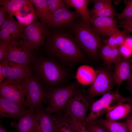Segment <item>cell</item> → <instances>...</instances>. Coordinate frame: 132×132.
<instances>
[{"instance_id": "3957f363", "label": "cell", "mask_w": 132, "mask_h": 132, "mask_svg": "<svg viewBox=\"0 0 132 132\" xmlns=\"http://www.w3.org/2000/svg\"><path fill=\"white\" fill-rule=\"evenodd\" d=\"M70 27L72 34L82 51L92 59L98 58L100 49L104 44L103 39L91 24L85 22L80 17Z\"/></svg>"}, {"instance_id": "4dcf8cb0", "label": "cell", "mask_w": 132, "mask_h": 132, "mask_svg": "<svg viewBox=\"0 0 132 132\" xmlns=\"http://www.w3.org/2000/svg\"><path fill=\"white\" fill-rule=\"evenodd\" d=\"M124 1L125 7L121 13H117L116 15L119 21L132 19V0H125Z\"/></svg>"}, {"instance_id": "836d02e7", "label": "cell", "mask_w": 132, "mask_h": 132, "mask_svg": "<svg viewBox=\"0 0 132 132\" xmlns=\"http://www.w3.org/2000/svg\"><path fill=\"white\" fill-rule=\"evenodd\" d=\"M69 118L75 132H89L86 128L85 122L78 121L71 115H69Z\"/></svg>"}, {"instance_id": "5bb4252c", "label": "cell", "mask_w": 132, "mask_h": 132, "mask_svg": "<svg viewBox=\"0 0 132 132\" xmlns=\"http://www.w3.org/2000/svg\"><path fill=\"white\" fill-rule=\"evenodd\" d=\"M0 65L5 78L15 80L24 79L31 70L30 66L10 61L2 60Z\"/></svg>"}, {"instance_id": "484cf974", "label": "cell", "mask_w": 132, "mask_h": 132, "mask_svg": "<svg viewBox=\"0 0 132 132\" xmlns=\"http://www.w3.org/2000/svg\"><path fill=\"white\" fill-rule=\"evenodd\" d=\"M96 76V71L87 65L80 66L77 70L76 78L79 84L83 85L91 84Z\"/></svg>"}, {"instance_id": "d4e9b609", "label": "cell", "mask_w": 132, "mask_h": 132, "mask_svg": "<svg viewBox=\"0 0 132 132\" xmlns=\"http://www.w3.org/2000/svg\"><path fill=\"white\" fill-rule=\"evenodd\" d=\"M53 116L55 123V132H75L67 113H54Z\"/></svg>"}, {"instance_id": "277c9868", "label": "cell", "mask_w": 132, "mask_h": 132, "mask_svg": "<svg viewBox=\"0 0 132 132\" xmlns=\"http://www.w3.org/2000/svg\"><path fill=\"white\" fill-rule=\"evenodd\" d=\"M132 102V97H124L119 92L112 91L102 95L99 99L92 101L89 109V112L85 122L95 121L105 113L121 104Z\"/></svg>"}, {"instance_id": "52a82bcc", "label": "cell", "mask_w": 132, "mask_h": 132, "mask_svg": "<svg viewBox=\"0 0 132 132\" xmlns=\"http://www.w3.org/2000/svg\"><path fill=\"white\" fill-rule=\"evenodd\" d=\"M26 103L29 109L35 110L43 103H47V92L35 77L32 70L25 79L24 86Z\"/></svg>"}, {"instance_id": "f1b7e54d", "label": "cell", "mask_w": 132, "mask_h": 132, "mask_svg": "<svg viewBox=\"0 0 132 132\" xmlns=\"http://www.w3.org/2000/svg\"><path fill=\"white\" fill-rule=\"evenodd\" d=\"M129 32L125 30L122 31L119 30L109 38L103 39V43L112 47L118 48L124 44Z\"/></svg>"}, {"instance_id": "2e32d148", "label": "cell", "mask_w": 132, "mask_h": 132, "mask_svg": "<svg viewBox=\"0 0 132 132\" xmlns=\"http://www.w3.org/2000/svg\"><path fill=\"white\" fill-rule=\"evenodd\" d=\"M132 58L130 57L125 58L122 57L114 62L113 74L117 85L116 91L119 92L122 83L129 78L132 73Z\"/></svg>"}, {"instance_id": "d6a6232c", "label": "cell", "mask_w": 132, "mask_h": 132, "mask_svg": "<svg viewBox=\"0 0 132 132\" xmlns=\"http://www.w3.org/2000/svg\"><path fill=\"white\" fill-rule=\"evenodd\" d=\"M47 2L50 12L52 15L59 9L67 7L64 0H47Z\"/></svg>"}, {"instance_id": "7a4b0ae2", "label": "cell", "mask_w": 132, "mask_h": 132, "mask_svg": "<svg viewBox=\"0 0 132 132\" xmlns=\"http://www.w3.org/2000/svg\"><path fill=\"white\" fill-rule=\"evenodd\" d=\"M31 64L33 74L47 92L66 86L70 74L60 62L50 57L35 55Z\"/></svg>"}, {"instance_id": "ac0fdd59", "label": "cell", "mask_w": 132, "mask_h": 132, "mask_svg": "<svg viewBox=\"0 0 132 132\" xmlns=\"http://www.w3.org/2000/svg\"><path fill=\"white\" fill-rule=\"evenodd\" d=\"M90 22L95 30L101 36L110 37L119 30L116 25L117 22L112 18H90Z\"/></svg>"}, {"instance_id": "9c48e42d", "label": "cell", "mask_w": 132, "mask_h": 132, "mask_svg": "<svg viewBox=\"0 0 132 132\" xmlns=\"http://www.w3.org/2000/svg\"><path fill=\"white\" fill-rule=\"evenodd\" d=\"M48 32L46 24L36 19L25 27L21 38L33 50H38L45 44Z\"/></svg>"}, {"instance_id": "ffe728a7", "label": "cell", "mask_w": 132, "mask_h": 132, "mask_svg": "<svg viewBox=\"0 0 132 132\" xmlns=\"http://www.w3.org/2000/svg\"><path fill=\"white\" fill-rule=\"evenodd\" d=\"M14 16L17 19V21L25 27L32 23L37 17L34 8L30 1L17 11Z\"/></svg>"}, {"instance_id": "1f68e13d", "label": "cell", "mask_w": 132, "mask_h": 132, "mask_svg": "<svg viewBox=\"0 0 132 132\" xmlns=\"http://www.w3.org/2000/svg\"><path fill=\"white\" fill-rule=\"evenodd\" d=\"M85 124L89 132H108L103 125L96 120L85 122Z\"/></svg>"}, {"instance_id": "f546056e", "label": "cell", "mask_w": 132, "mask_h": 132, "mask_svg": "<svg viewBox=\"0 0 132 132\" xmlns=\"http://www.w3.org/2000/svg\"><path fill=\"white\" fill-rule=\"evenodd\" d=\"M89 15L91 18L99 17H110L113 18L116 16L114 8L111 3L103 9L97 12L89 13Z\"/></svg>"}, {"instance_id": "30bf717a", "label": "cell", "mask_w": 132, "mask_h": 132, "mask_svg": "<svg viewBox=\"0 0 132 132\" xmlns=\"http://www.w3.org/2000/svg\"><path fill=\"white\" fill-rule=\"evenodd\" d=\"M25 79L18 80L6 79L0 83V95L26 108L27 107L24 88Z\"/></svg>"}, {"instance_id": "603a6c76", "label": "cell", "mask_w": 132, "mask_h": 132, "mask_svg": "<svg viewBox=\"0 0 132 132\" xmlns=\"http://www.w3.org/2000/svg\"><path fill=\"white\" fill-rule=\"evenodd\" d=\"M34 6L36 16L41 22L46 24L52 15L48 7L47 0H29Z\"/></svg>"}, {"instance_id": "7402d4cb", "label": "cell", "mask_w": 132, "mask_h": 132, "mask_svg": "<svg viewBox=\"0 0 132 132\" xmlns=\"http://www.w3.org/2000/svg\"><path fill=\"white\" fill-rule=\"evenodd\" d=\"M99 56L104 65L110 66L120 57L121 55L118 48H113L104 44L99 50Z\"/></svg>"}, {"instance_id": "cb8c5ba5", "label": "cell", "mask_w": 132, "mask_h": 132, "mask_svg": "<svg viewBox=\"0 0 132 132\" xmlns=\"http://www.w3.org/2000/svg\"><path fill=\"white\" fill-rule=\"evenodd\" d=\"M132 109L130 103L121 104L108 112L106 113V119L114 121L123 119L128 116Z\"/></svg>"}, {"instance_id": "83f0119b", "label": "cell", "mask_w": 132, "mask_h": 132, "mask_svg": "<svg viewBox=\"0 0 132 132\" xmlns=\"http://www.w3.org/2000/svg\"><path fill=\"white\" fill-rule=\"evenodd\" d=\"M96 120L103 125L110 132H128L125 121L120 122L103 118L98 119Z\"/></svg>"}, {"instance_id": "60d3db41", "label": "cell", "mask_w": 132, "mask_h": 132, "mask_svg": "<svg viewBox=\"0 0 132 132\" xmlns=\"http://www.w3.org/2000/svg\"><path fill=\"white\" fill-rule=\"evenodd\" d=\"M5 11L1 7H0V26L1 27L5 22L6 17L5 15Z\"/></svg>"}, {"instance_id": "f6af8a7d", "label": "cell", "mask_w": 132, "mask_h": 132, "mask_svg": "<svg viewBox=\"0 0 132 132\" xmlns=\"http://www.w3.org/2000/svg\"><path fill=\"white\" fill-rule=\"evenodd\" d=\"M0 132H8L3 126L1 120L0 122Z\"/></svg>"}, {"instance_id": "8992f818", "label": "cell", "mask_w": 132, "mask_h": 132, "mask_svg": "<svg viewBox=\"0 0 132 132\" xmlns=\"http://www.w3.org/2000/svg\"><path fill=\"white\" fill-rule=\"evenodd\" d=\"M79 84L77 81H75L68 85L47 92L48 99L47 103L48 106L46 109L51 114L63 113L79 88Z\"/></svg>"}, {"instance_id": "d590c367", "label": "cell", "mask_w": 132, "mask_h": 132, "mask_svg": "<svg viewBox=\"0 0 132 132\" xmlns=\"http://www.w3.org/2000/svg\"><path fill=\"white\" fill-rule=\"evenodd\" d=\"M11 42L4 41L0 43V61H2L6 52L8 46Z\"/></svg>"}, {"instance_id": "e575fe53", "label": "cell", "mask_w": 132, "mask_h": 132, "mask_svg": "<svg viewBox=\"0 0 132 132\" xmlns=\"http://www.w3.org/2000/svg\"><path fill=\"white\" fill-rule=\"evenodd\" d=\"M94 3L93 8L89 11V13L97 12L104 8L111 3L110 0H92Z\"/></svg>"}, {"instance_id": "ab89813d", "label": "cell", "mask_w": 132, "mask_h": 132, "mask_svg": "<svg viewBox=\"0 0 132 132\" xmlns=\"http://www.w3.org/2000/svg\"><path fill=\"white\" fill-rule=\"evenodd\" d=\"M126 80V88L132 96V74L130 77Z\"/></svg>"}, {"instance_id": "b9f144b4", "label": "cell", "mask_w": 132, "mask_h": 132, "mask_svg": "<svg viewBox=\"0 0 132 132\" xmlns=\"http://www.w3.org/2000/svg\"><path fill=\"white\" fill-rule=\"evenodd\" d=\"M124 44L132 51V37L128 36L126 38Z\"/></svg>"}, {"instance_id": "ba28073f", "label": "cell", "mask_w": 132, "mask_h": 132, "mask_svg": "<svg viewBox=\"0 0 132 132\" xmlns=\"http://www.w3.org/2000/svg\"><path fill=\"white\" fill-rule=\"evenodd\" d=\"M20 38L11 41L2 60L30 66L34 56V51Z\"/></svg>"}, {"instance_id": "d6986e66", "label": "cell", "mask_w": 132, "mask_h": 132, "mask_svg": "<svg viewBox=\"0 0 132 132\" xmlns=\"http://www.w3.org/2000/svg\"><path fill=\"white\" fill-rule=\"evenodd\" d=\"M40 130L43 132H55V123L53 115L42 104L35 110Z\"/></svg>"}, {"instance_id": "e0dca14e", "label": "cell", "mask_w": 132, "mask_h": 132, "mask_svg": "<svg viewBox=\"0 0 132 132\" xmlns=\"http://www.w3.org/2000/svg\"><path fill=\"white\" fill-rule=\"evenodd\" d=\"M27 110L16 102L0 96V117L18 119Z\"/></svg>"}, {"instance_id": "7c38bea8", "label": "cell", "mask_w": 132, "mask_h": 132, "mask_svg": "<svg viewBox=\"0 0 132 132\" xmlns=\"http://www.w3.org/2000/svg\"><path fill=\"white\" fill-rule=\"evenodd\" d=\"M80 17L75 11H72L66 7L56 11L51 17L46 24L48 29H59L71 27Z\"/></svg>"}, {"instance_id": "bcb514c9", "label": "cell", "mask_w": 132, "mask_h": 132, "mask_svg": "<svg viewBox=\"0 0 132 132\" xmlns=\"http://www.w3.org/2000/svg\"><path fill=\"white\" fill-rule=\"evenodd\" d=\"M38 132H43L42 131H41L40 130Z\"/></svg>"}, {"instance_id": "44dd1931", "label": "cell", "mask_w": 132, "mask_h": 132, "mask_svg": "<svg viewBox=\"0 0 132 132\" xmlns=\"http://www.w3.org/2000/svg\"><path fill=\"white\" fill-rule=\"evenodd\" d=\"M67 7L74 8L80 15L82 20L86 23L90 24L89 11L88 5L89 1L88 0H64Z\"/></svg>"}, {"instance_id": "8d00e7d4", "label": "cell", "mask_w": 132, "mask_h": 132, "mask_svg": "<svg viewBox=\"0 0 132 132\" xmlns=\"http://www.w3.org/2000/svg\"><path fill=\"white\" fill-rule=\"evenodd\" d=\"M119 48L121 55L123 57H129L132 53V51L124 44L120 46Z\"/></svg>"}, {"instance_id": "7bdbcfd3", "label": "cell", "mask_w": 132, "mask_h": 132, "mask_svg": "<svg viewBox=\"0 0 132 132\" xmlns=\"http://www.w3.org/2000/svg\"><path fill=\"white\" fill-rule=\"evenodd\" d=\"M117 26V27H121L124 30L132 33V29L124 25H119Z\"/></svg>"}, {"instance_id": "5b68a950", "label": "cell", "mask_w": 132, "mask_h": 132, "mask_svg": "<svg viewBox=\"0 0 132 132\" xmlns=\"http://www.w3.org/2000/svg\"><path fill=\"white\" fill-rule=\"evenodd\" d=\"M113 67L104 65L96 70L95 78L85 94L91 102L95 97L112 91L116 83Z\"/></svg>"}, {"instance_id": "74e56055", "label": "cell", "mask_w": 132, "mask_h": 132, "mask_svg": "<svg viewBox=\"0 0 132 132\" xmlns=\"http://www.w3.org/2000/svg\"><path fill=\"white\" fill-rule=\"evenodd\" d=\"M118 22L120 24V25H125L132 29V19L119 21Z\"/></svg>"}, {"instance_id": "6da1fadb", "label": "cell", "mask_w": 132, "mask_h": 132, "mask_svg": "<svg viewBox=\"0 0 132 132\" xmlns=\"http://www.w3.org/2000/svg\"><path fill=\"white\" fill-rule=\"evenodd\" d=\"M48 29L45 44L46 52L63 65L72 67L85 62L86 58L73 35L62 30Z\"/></svg>"}, {"instance_id": "7dc6e473", "label": "cell", "mask_w": 132, "mask_h": 132, "mask_svg": "<svg viewBox=\"0 0 132 132\" xmlns=\"http://www.w3.org/2000/svg\"><path fill=\"white\" fill-rule=\"evenodd\" d=\"M131 63H132V59H131Z\"/></svg>"}, {"instance_id": "8fae6325", "label": "cell", "mask_w": 132, "mask_h": 132, "mask_svg": "<svg viewBox=\"0 0 132 132\" xmlns=\"http://www.w3.org/2000/svg\"><path fill=\"white\" fill-rule=\"evenodd\" d=\"M91 101L79 88L77 90L64 111L82 122H85Z\"/></svg>"}, {"instance_id": "c3c4849f", "label": "cell", "mask_w": 132, "mask_h": 132, "mask_svg": "<svg viewBox=\"0 0 132 132\" xmlns=\"http://www.w3.org/2000/svg\"><path fill=\"white\" fill-rule=\"evenodd\" d=\"M131 116L132 117V114L131 115Z\"/></svg>"}, {"instance_id": "4316f807", "label": "cell", "mask_w": 132, "mask_h": 132, "mask_svg": "<svg viewBox=\"0 0 132 132\" xmlns=\"http://www.w3.org/2000/svg\"><path fill=\"white\" fill-rule=\"evenodd\" d=\"M29 2L26 0H0V4L5 12L11 16L13 17L20 8Z\"/></svg>"}, {"instance_id": "4fadbf2b", "label": "cell", "mask_w": 132, "mask_h": 132, "mask_svg": "<svg viewBox=\"0 0 132 132\" xmlns=\"http://www.w3.org/2000/svg\"><path fill=\"white\" fill-rule=\"evenodd\" d=\"M25 27L9 15L0 27V42H11L20 38Z\"/></svg>"}, {"instance_id": "f35d334b", "label": "cell", "mask_w": 132, "mask_h": 132, "mask_svg": "<svg viewBox=\"0 0 132 132\" xmlns=\"http://www.w3.org/2000/svg\"><path fill=\"white\" fill-rule=\"evenodd\" d=\"M125 122L127 124L128 132H132V117L128 116L126 119Z\"/></svg>"}, {"instance_id": "9a60e30c", "label": "cell", "mask_w": 132, "mask_h": 132, "mask_svg": "<svg viewBox=\"0 0 132 132\" xmlns=\"http://www.w3.org/2000/svg\"><path fill=\"white\" fill-rule=\"evenodd\" d=\"M19 121H12L11 126L17 132H38L39 125L36 117L35 110L29 109L19 120Z\"/></svg>"}, {"instance_id": "ee69618b", "label": "cell", "mask_w": 132, "mask_h": 132, "mask_svg": "<svg viewBox=\"0 0 132 132\" xmlns=\"http://www.w3.org/2000/svg\"><path fill=\"white\" fill-rule=\"evenodd\" d=\"M5 78L2 72L1 67L0 65V83L3 82Z\"/></svg>"}]
</instances>
